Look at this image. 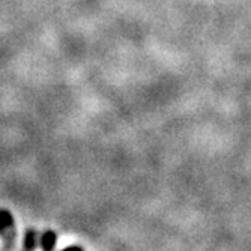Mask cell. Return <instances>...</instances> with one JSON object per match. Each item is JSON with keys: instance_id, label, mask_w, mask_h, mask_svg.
I'll list each match as a JSON object with an SVG mask.
<instances>
[{"instance_id": "6da1fadb", "label": "cell", "mask_w": 251, "mask_h": 251, "mask_svg": "<svg viewBox=\"0 0 251 251\" xmlns=\"http://www.w3.org/2000/svg\"><path fill=\"white\" fill-rule=\"evenodd\" d=\"M0 236L3 238V241L9 250L14 247L15 236H17L15 223H14L11 212H8L6 209H0Z\"/></svg>"}, {"instance_id": "277c9868", "label": "cell", "mask_w": 251, "mask_h": 251, "mask_svg": "<svg viewBox=\"0 0 251 251\" xmlns=\"http://www.w3.org/2000/svg\"><path fill=\"white\" fill-rule=\"evenodd\" d=\"M63 251H83L80 247H70V248H65Z\"/></svg>"}, {"instance_id": "7a4b0ae2", "label": "cell", "mask_w": 251, "mask_h": 251, "mask_svg": "<svg viewBox=\"0 0 251 251\" xmlns=\"http://www.w3.org/2000/svg\"><path fill=\"white\" fill-rule=\"evenodd\" d=\"M56 245V235L54 232H45L41 236V247L44 251H53Z\"/></svg>"}, {"instance_id": "3957f363", "label": "cell", "mask_w": 251, "mask_h": 251, "mask_svg": "<svg viewBox=\"0 0 251 251\" xmlns=\"http://www.w3.org/2000/svg\"><path fill=\"white\" fill-rule=\"evenodd\" d=\"M36 247V232L33 229H29L25 236V251H33Z\"/></svg>"}]
</instances>
